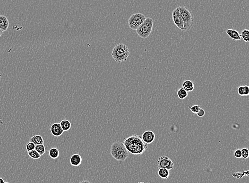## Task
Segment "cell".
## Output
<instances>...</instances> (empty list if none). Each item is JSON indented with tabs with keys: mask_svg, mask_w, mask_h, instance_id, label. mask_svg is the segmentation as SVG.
I'll return each instance as SVG.
<instances>
[{
	"mask_svg": "<svg viewBox=\"0 0 249 183\" xmlns=\"http://www.w3.org/2000/svg\"><path fill=\"white\" fill-rule=\"evenodd\" d=\"M123 143L129 153L135 155H141L147 149V144L143 142L141 136L139 135L130 136Z\"/></svg>",
	"mask_w": 249,
	"mask_h": 183,
	"instance_id": "obj_1",
	"label": "cell"
},
{
	"mask_svg": "<svg viewBox=\"0 0 249 183\" xmlns=\"http://www.w3.org/2000/svg\"><path fill=\"white\" fill-rule=\"evenodd\" d=\"M130 50L126 45L123 43H119L114 47L112 51V56L117 63L126 61L130 55Z\"/></svg>",
	"mask_w": 249,
	"mask_h": 183,
	"instance_id": "obj_2",
	"label": "cell"
},
{
	"mask_svg": "<svg viewBox=\"0 0 249 183\" xmlns=\"http://www.w3.org/2000/svg\"><path fill=\"white\" fill-rule=\"evenodd\" d=\"M110 153L112 157L117 161H124L129 156V152L123 143L120 142H115L112 144Z\"/></svg>",
	"mask_w": 249,
	"mask_h": 183,
	"instance_id": "obj_3",
	"label": "cell"
},
{
	"mask_svg": "<svg viewBox=\"0 0 249 183\" xmlns=\"http://www.w3.org/2000/svg\"><path fill=\"white\" fill-rule=\"evenodd\" d=\"M178 9L184 24L183 31H188L193 26L194 17L191 11L184 6H179Z\"/></svg>",
	"mask_w": 249,
	"mask_h": 183,
	"instance_id": "obj_4",
	"label": "cell"
},
{
	"mask_svg": "<svg viewBox=\"0 0 249 183\" xmlns=\"http://www.w3.org/2000/svg\"><path fill=\"white\" fill-rule=\"evenodd\" d=\"M154 24V21L151 18H147L141 26L136 30L137 35L142 39H146L150 35Z\"/></svg>",
	"mask_w": 249,
	"mask_h": 183,
	"instance_id": "obj_5",
	"label": "cell"
},
{
	"mask_svg": "<svg viewBox=\"0 0 249 183\" xmlns=\"http://www.w3.org/2000/svg\"><path fill=\"white\" fill-rule=\"evenodd\" d=\"M146 19L145 16L141 13L132 14L129 19V26L132 30H136L144 23Z\"/></svg>",
	"mask_w": 249,
	"mask_h": 183,
	"instance_id": "obj_6",
	"label": "cell"
},
{
	"mask_svg": "<svg viewBox=\"0 0 249 183\" xmlns=\"http://www.w3.org/2000/svg\"><path fill=\"white\" fill-rule=\"evenodd\" d=\"M158 168H164L168 170H172L174 168V163L170 158L167 156H162L159 158L157 161Z\"/></svg>",
	"mask_w": 249,
	"mask_h": 183,
	"instance_id": "obj_7",
	"label": "cell"
},
{
	"mask_svg": "<svg viewBox=\"0 0 249 183\" xmlns=\"http://www.w3.org/2000/svg\"><path fill=\"white\" fill-rule=\"evenodd\" d=\"M172 19L175 25L179 29L183 31V28H184V24L182 19L180 13H179L178 7L175 9L173 11Z\"/></svg>",
	"mask_w": 249,
	"mask_h": 183,
	"instance_id": "obj_8",
	"label": "cell"
},
{
	"mask_svg": "<svg viewBox=\"0 0 249 183\" xmlns=\"http://www.w3.org/2000/svg\"><path fill=\"white\" fill-rule=\"evenodd\" d=\"M155 134L152 131H146L142 134L141 138L145 144H150L154 142L155 139Z\"/></svg>",
	"mask_w": 249,
	"mask_h": 183,
	"instance_id": "obj_9",
	"label": "cell"
},
{
	"mask_svg": "<svg viewBox=\"0 0 249 183\" xmlns=\"http://www.w3.org/2000/svg\"><path fill=\"white\" fill-rule=\"evenodd\" d=\"M51 132L54 137H58L63 134V130L59 123H54L51 127Z\"/></svg>",
	"mask_w": 249,
	"mask_h": 183,
	"instance_id": "obj_10",
	"label": "cell"
},
{
	"mask_svg": "<svg viewBox=\"0 0 249 183\" xmlns=\"http://www.w3.org/2000/svg\"><path fill=\"white\" fill-rule=\"evenodd\" d=\"M70 164L74 167L79 166L82 164V156L77 153L73 154L70 158Z\"/></svg>",
	"mask_w": 249,
	"mask_h": 183,
	"instance_id": "obj_11",
	"label": "cell"
},
{
	"mask_svg": "<svg viewBox=\"0 0 249 183\" xmlns=\"http://www.w3.org/2000/svg\"><path fill=\"white\" fill-rule=\"evenodd\" d=\"M9 26V22L7 18L4 16H0V30L5 32L7 30Z\"/></svg>",
	"mask_w": 249,
	"mask_h": 183,
	"instance_id": "obj_12",
	"label": "cell"
},
{
	"mask_svg": "<svg viewBox=\"0 0 249 183\" xmlns=\"http://www.w3.org/2000/svg\"><path fill=\"white\" fill-rule=\"evenodd\" d=\"M226 33L228 36L233 40H240L241 39V37L239 31L235 29H227L226 30Z\"/></svg>",
	"mask_w": 249,
	"mask_h": 183,
	"instance_id": "obj_13",
	"label": "cell"
},
{
	"mask_svg": "<svg viewBox=\"0 0 249 183\" xmlns=\"http://www.w3.org/2000/svg\"><path fill=\"white\" fill-rule=\"evenodd\" d=\"M30 142H33L35 145H38V144H44V141L43 138L40 136V135H35L33 137H31L30 139Z\"/></svg>",
	"mask_w": 249,
	"mask_h": 183,
	"instance_id": "obj_14",
	"label": "cell"
},
{
	"mask_svg": "<svg viewBox=\"0 0 249 183\" xmlns=\"http://www.w3.org/2000/svg\"><path fill=\"white\" fill-rule=\"evenodd\" d=\"M158 174L159 176L162 179H167L170 176V170L164 168H159Z\"/></svg>",
	"mask_w": 249,
	"mask_h": 183,
	"instance_id": "obj_15",
	"label": "cell"
},
{
	"mask_svg": "<svg viewBox=\"0 0 249 183\" xmlns=\"http://www.w3.org/2000/svg\"><path fill=\"white\" fill-rule=\"evenodd\" d=\"M183 88L186 92H192L194 90V83L190 80H186L183 83Z\"/></svg>",
	"mask_w": 249,
	"mask_h": 183,
	"instance_id": "obj_16",
	"label": "cell"
},
{
	"mask_svg": "<svg viewBox=\"0 0 249 183\" xmlns=\"http://www.w3.org/2000/svg\"><path fill=\"white\" fill-rule=\"evenodd\" d=\"M61 127L62 128L63 131H67L68 130H70L71 127V123L68 120H63L61 121Z\"/></svg>",
	"mask_w": 249,
	"mask_h": 183,
	"instance_id": "obj_17",
	"label": "cell"
},
{
	"mask_svg": "<svg viewBox=\"0 0 249 183\" xmlns=\"http://www.w3.org/2000/svg\"><path fill=\"white\" fill-rule=\"evenodd\" d=\"M49 157L53 159H55L56 158H58L60 156L59 150L58 149L56 148H52L51 149L49 150Z\"/></svg>",
	"mask_w": 249,
	"mask_h": 183,
	"instance_id": "obj_18",
	"label": "cell"
},
{
	"mask_svg": "<svg viewBox=\"0 0 249 183\" xmlns=\"http://www.w3.org/2000/svg\"><path fill=\"white\" fill-rule=\"evenodd\" d=\"M177 94L178 97L181 100H184V99L186 98L188 95V92H186V90H185L183 87L180 88L179 90H178Z\"/></svg>",
	"mask_w": 249,
	"mask_h": 183,
	"instance_id": "obj_19",
	"label": "cell"
},
{
	"mask_svg": "<svg viewBox=\"0 0 249 183\" xmlns=\"http://www.w3.org/2000/svg\"><path fill=\"white\" fill-rule=\"evenodd\" d=\"M28 155L30 158H33L34 159H40L41 155H40V153H38L36 150H33L29 151L28 152Z\"/></svg>",
	"mask_w": 249,
	"mask_h": 183,
	"instance_id": "obj_20",
	"label": "cell"
},
{
	"mask_svg": "<svg viewBox=\"0 0 249 183\" xmlns=\"http://www.w3.org/2000/svg\"><path fill=\"white\" fill-rule=\"evenodd\" d=\"M35 150L37 151L38 153H40L41 156L43 155L46 152V149H45L44 144L36 145Z\"/></svg>",
	"mask_w": 249,
	"mask_h": 183,
	"instance_id": "obj_21",
	"label": "cell"
},
{
	"mask_svg": "<svg viewBox=\"0 0 249 183\" xmlns=\"http://www.w3.org/2000/svg\"><path fill=\"white\" fill-rule=\"evenodd\" d=\"M241 38H242L244 41L245 42H248L249 41V30L248 29H245L242 31V33L241 35Z\"/></svg>",
	"mask_w": 249,
	"mask_h": 183,
	"instance_id": "obj_22",
	"label": "cell"
},
{
	"mask_svg": "<svg viewBox=\"0 0 249 183\" xmlns=\"http://www.w3.org/2000/svg\"><path fill=\"white\" fill-rule=\"evenodd\" d=\"M189 108L193 114L197 113L199 111L200 109H201L200 106L198 105H193L192 107L189 106Z\"/></svg>",
	"mask_w": 249,
	"mask_h": 183,
	"instance_id": "obj_23",
	"label": "cell"
},
{
	"mask_svg": "<svg viewBox=\"0 0 249 183\" xmlns=\"http://www.w3.org/2000/svg\"><path fill=\"white\" fill-rule=\"evenodd\" d=\"M241 153H242V157L244 159H247L249 157V151L248 149L246 148H244L241 149Z\"/></svg>",
	"mask_w": 249,
	"mask_h": 183,
	"instance_id": "obj_24",
	"label": "cell"
},
{
	"mask_svg": "<svg viewBox=\"0 0 249 183\" xmlns=\"http://www.w3.org/2000/svg\"><path fill=\"white\" fill-rule=\"evenodd\" d=\"M35 146L36 145L33 142H29L26 145V150L27 151V152H28L29 151L34 150L35 148Z\"/></svg>",
	"mask_w": 249,
	"mask_h": 183,
	"instance_id": "obj_25",
	"label": "cell"
},
{
	"mask_svg": "<svg viewBox=\"0 0 249 183\" xmlns=\"http://www.w3.org/2000/svg\"><path fill=\"white\" fill-rule=\"evenodd\" d=\"M234 156L235 158H238V159H240L241 158H242V153H241V149H237L234 152Z\"/></svg>",
	"mask_w": 249,
	"mask_h": 183,
	"instance_id": "obj_26",
	"label": "cell"
},
{
	"mask_svg": "<svg viewBox=\"0 0 249 183\" xmlns=\"http://www.w3.org/2000/svg\"><path fill=\"white\" fill-rule=\"evenodd\" d=\"M243 87V96H248L249 94V87L248 85H245Z\"/></svg>",
	"mask_w": 249,
	"mask_h": 183,
	"instance_id": "obj_27",
	"label": "cell"
},
{
	"mask_svg": "<svg viewBox=\"0 0 249 183\" xmlns=\"http://www.w3.org/2000/svg\"><path fill=\"white\" fill-rule=\"evenodd\" d=\"M197 116L199 117H203L205 116V110L203 109H200L199 111L198 112V113H197Z\"/></svg>",
	"mask_w": 249,
	"mask_h": 183,
	"instance_id": "obj_28",
	"label": "cell"
},
{
	"mask_svg": "<svg viewBox=\"0 0 249 183\" xmlns=\"http://www.w3.org/2000/svg\"><path fill=\"white\" fill-rule=\"evenodd\" d=\"M238 93L240 96H243V86H240L238 88Z\"/></svg>",
	"mask_w": 249,
	"mask_h": 183,
	"instance_id": "obj_29",
	"label": "cell"
},
{
	"mask_svg": "<svg viewBox=\"0 0 249 183\" xmlns=\"http://www.w3.org/2000/svg\"><path fill=\"white\" fill-rule=\"evenodd\" d=\"M79 183H91L90 182H89L88 181H81L80 182H79Z\"/></svg>",
	"mask_w": 249,
	"mask_h": 183,
	"instance_id": "obj_30",
	"label": "cell"
},
{
	"mask_svg": "<svg viewBox=\"0 0 249 183\" xmlns=\"http://www.w3.org/2000/svg\"><path fill=\"white\" fill-rule=\"evenodd\" d=\"M0 183H4V181L2 178L0 177Z\"/></svg>",
	"mask_w": 249,
	"mask_h": 183,
	"instance_id": "obj_31",
	"label": "cell"
},
{
	"mask_svg": "<svg viewBox=\"0 0 249 183\" xmlns=\"http://www.w3.org/2000/svg\"><path fill=\"white\" fill-rule=\"evenodd\" d=\"M3 32L1 31V30H0V37H1V36L2 35Z\"/></svg>",
	"mask_w": 249,
	"mask_h": 183,
	"instance_id": "obj_32",
	"label": "cell"
},
{
	"mask_svg": "<svg viewBox=\"0 0 249 183\" xmlns=\"http://www.w3.org/2000/svg\"><path fill=\"white\" fill-rule=\"evenodd\" d=\"M138 183H144V182H139Z\"/></svg>",
	"mask_w": 249,
	"mask_h": 183,
	"instance_id": "obj_33",
	"label": "cell"
},
{
	"mask_svg": "<svg viewBox=\"0 0 249 183\" xmlns=\"http://www.w3.org/2000/svg\"><path fill=\"white\" fill-rule=\"evenodd\" d=\"M4 183H8V182H4Z\"/></svg>",
	"mask_w": 249,
	"mask_h": 183,
	"instance_id": "obj_34",
	"label": "cell"
}]
</instances>
